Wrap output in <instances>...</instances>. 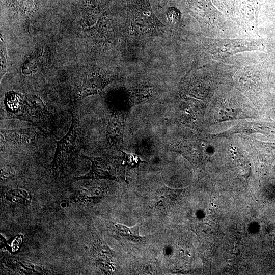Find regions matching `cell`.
I'll list each match as a JSON object with an SVG mask.
<instances>
[{
	"instance_id": "2e32d148",
	"label": "cell",
	"mask_w": 275,
	"mask_h": 275,
	"mask_svg": "<svg viewBox=\"0 0 275 275\" xmlns=\"http://www.w3.org/2000/svg\"><path fill=\"white\" fill-rule=\"evenodd\" d=\"M188 256H191V255L189 254H188Z\"/></svg>"
},
{
	"instance_id": "ba28073f",
	"label": "cell",
	"mask_w": 275,
	"mask_h": 275,
	"mask_svg": "<svg viewBox=\"0 0 275 275\" xmlns=\"http://www.w3.org/2000/svg\"><path fill=\"white\" fill-rule=\"evenodd\" d=\"M6 100L7 107L11 113L17 114L20 111L22 103L20 95L15 93H10Z\"/></svg>"
},
{
	"instance_id": "52a82bcc",
	"label": "cell",
	"mask_w": 275,
	"mask_h": 275,
	"mask_svg": "<svg viewBox=\"0 0 275 275\" xmlns=\"http://www.w3.org/2000/svg\"><path fill=\"white\" fill-rule=\"evenodd\" d=\"M7 4L16 12L29 14L36 10L35 0H5Z\"/></svg>"
},
{
	"instance_id": "6da1fadb",
	"label": "cell",
	"mask_w": 275,
	"mask_h": 275,
	"mask_svg": "<svg viewBox=\"0 0 275 275\" xmlns=\"http://www.w3.org/2000/svg\"><path fill=\"white\" fill-rule=\"evenodd\" d=\"M72 117L68 132L62 139L57 142L52 166L59 171H63L76 161L83 145L79 122L73 113H72Z\"/></svg>"
},
{
	"instance_id": "5bb4252c",
	"label": "cell",
	"mask_w": 275,
	"mask_h": 275,
	"mask_svg": "<svg viewBox=\"0 0 275 275\" xmlns=\"http://www.w3.org/2000/svg\"><path fill=\"white\" fill-rule=\"evenodd\" d=\"M208 210H209V211H211V209L210 208H208Z\"/></svg>"
},
{
	"instance_id": "9a60e30c",
	"label": "cell",
	"mask_w": 275,
	"mask_h": 275,
	"mask_svg": "<svg viewBox=\"0 0 275 275\" xmlns=\"http://www.w3.org/2000/svg\"><path fill=\"white\" fill-rule=\"evenodd\" d=\"M256 202H258V200H257V199L256 200Z\"/></svg>"
},
{
	"instance_id": "277c9868",
	"label": "cell",
	"mask_w": 275,
	"mask_h": 275,
	"mask_svg": "<svg viewBox=\"0 0 275 275\" xmlns=\"http://www.w3.org/2000/svg\"><path fill=\"white\" fill-rule=\"evenodd\" d=\"M92 162V168L86 176L80 178H109L117 179L118 177L125 180V172L128 170L123 156L121 159L107 157H93L82 156Z\"/></svg>"
},
{
	"instance_id": "8fae6325",
	"label": "cell",
	"mask_w": 275,
	"mask_h": 275,
	"mask_svg": "<svg viewBox=\"0 0 275 275\" xmlns=\"http://www.w3.org/2000/svg\"><path fill=\"white\" fill-rule=\"evenodd\" d=\"M14 171L11 167H5L2 169L1 177L3 179H6L14 175Z\"/></svg>"
},
{
	"instance_id": "5b68a950",
	"label": "cell",
	"mask_w": 275,
	"mask_h": 275,
	"mask_svg": "<svg viewBox=\"0 0 275 275\" xmlns=\"http://www.w3.org/2000/svg\"><path fill=\"white\" fill-rule=\"evenodd\" d=\"M21 108V113L18 118L34 123L41 121L47 112L42 102L35 97H28L22 104Z\"/></svg>"
},
{
	"instance_id": "4fadbf2b",
	"label": "cell",
	"mask_w": 275,
	"mask_h": 275,
	"mask_svg": "<svg viewBox=\"0 0 275 275\" xmlns=\"http://www.w3.org/2000/svg\"><path fill=\"white\" fill-rule=\"evenodd\" d=\"M213 207H214V208H216V207H217V205H216V204H214Z\"/></svg>"
},
{
	"instance_id": "9c48e42d",
	"label": "cell",
	"mask_w": 275,
	"mask_h": 275,
	"mask_svg": "<svg viewBox=\"0 0 275 275\" xmlns=\"http://www.w3.org/2000/svg\"><path fill=\"white\" fill-rule=\"evenodd\" d=\"M121 151L123 153V156L128 169L136 167L140 163L145 162L144 161L142 160L137 155L127 153L122 151Z\"/></svg>"
},
{
	"instance_id": "8992f818",
	"label": "cell",
	"mask_w": 275,
	"mask_h": 275,
	"mask_svg": "<svg viewBox=\"0 0 275 275\" xmlns=\"http://www.w3.org/2000/svg\"><path fill=\"white\" fill-rule=\"evenodd\" d=\"M113 225L116 233L126 240L134 243H141L146 240V237L140 235L139 229L142 225L140 223L132 227L118 223H113Z\"/></svg>"
},
{
	"instance_id": "30bf717a",
	"label": "cell",
	"mask_w": 275,
	"mask_h": 275,
	"mask_svg": "<svg viewBox=\"0 0 275 275\" xmlns=\"http://www.w3.org/2000/svg\"><path fill=\"white\" fill-rule=\"evenodd\" d=\"M168 20L171 23H177L180 17L179 11L175 8L170 7L166 11Z\"/></svg>"
},
{
	"instance_id": "7a4b0ae2",
	"label": "cell",
	"mask_w": 275,
	"mask_h": 275,
	"mask_svg": "<svg viewBox=\"0 0 275 275\" xmlns=\"http://www.w3.org/2000/svg\"><path fill=\"white\" fill-rule=\"evenodd\" d=\"M205 46L208 52L217 59L227 58L240 52L263 49L260 40L240 39H207Z\"/></svg>"
},
{
	"instance_id": "7c38bea8",
	"label": "cell",
	"mask_w": 275,
	"mask_h": 275,
	"mask_svg": "<svg viewBox=\"0 0 275 275\" xmlns=\"http://www.w3.org/2000/svg\"><path fill=\"white\" fill-rule=\"evenodd\" d=\"M214 204L213 202H212L211 203V206L212 207H213V206H214Z\"/></svg>"
},
{
	"instance_id": "3957f363",
	"label": "cell",
	"mask_w": 275,
	"mask_h": 275,
	"mask_svg": "<svg viewBox=\"0 0 275 275\" xmlns=\"http://www.w3.org/2000/svg\"><path fill=\"white\" fill-rule=\"evenodd\" d=\"M129 23L138 34H157L164 27L152 12L148 0L140 1L131 8Z\"/></svg>"
}]
</instances>
